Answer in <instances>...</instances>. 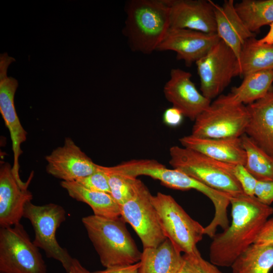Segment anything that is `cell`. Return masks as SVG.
I'll list each match as a JSON object with an SVG mask.
<instances>
[{
	"mask_svg": "<svg viewBox=\"0 0 273 273\" xmlns=\"http://www.w3.org/2000/svg\"><path fill=\"white\" fill-rule=\"evenodd\" d=\"M249 119L245 105L226 104L216 99L195 120L191 134L204 138H240L245 133Z\"/></svg>",
	"mask_w": 273,
	"mask_h": 273,
	"instance_id": "cell-8",
	"label": "cell"
},
{
	"mask_svg": "<svg viewBox=\"0 0 273 273\" xmlns=\"http://www.w3.org/2000/svg\"><path fill=\"white\" fill-rule=\"evenodd\" d=\"M213 7L217 34L239 58L242 48L249 38L255 37L246 26L235 7L233 0H226L222 6L211 1Z\"/></svg>",
	"mask_w": 273,
	"mask_h": 273,
	"instance_id": "cell-19",
	"label": "cell"
},
{
	"mask_svg": "<svg viewBox=\"0 0 273 273\" xmlns=\"http://www.w3.org/2000/svg\"><path fill=\"white\" fill-rule=\"evenodd\" d=\"M230 204L231 224L215 234L210 245V260L217 266H231L254 243L264 223L273 214V207L244 193L231 197Z\"/></svg>",
	"mask_w": 273,
	"mask_h": 273,
	"instance_id": "cell-1",
	"label": "cell"
},
{
	"mask_svg": "<svg viewBox=\"0 0 273 273\" xmlns=\"http://www.w3.org/2000/svg\"><path fill=\"white\" fill-rule=\"evenodd\" d=\"M108 167L112 171L131 177L150 176L172 189L197 190L200 186V183L196 179L177 169L167 168L155 160L133 159Z\"/></svg>",
	"mask_w": 273,
	"mask_h": 273,
	"instance_id": "cell-16",
	"label": "cell"
},
{
	"mask_svg": "<svg viewBox=\"0 0 273 273\" xmlns=\"http://www.w3.org/2000/svg\"><path fill=\"white\" fill-rule=\"evenodd\" d=\"M237 12L252 33L273 22V0H243L235 4Z\"/></svg>",
	"mask_w": 273,
	"mask_h": 273,
	"instance_id": "cell-26",
	"label": "cell"
},
{
	"mask_svg": "<svg viewBox=\"0 0 273 273\" xmlns=\"http://www.w3.org/2000/svg\"><path fill=\"white\" fill-rule=\"evenodd\" d=\"M33 176L32 172L23 181L13 172L12 166L3 162L0 167V226L5 228L20 223L26 204L31 201L32 194L28 186Z\"/></svg>",
	"mask_w": 273,
	"mask_h": 273,
	"instance_id": "cell-12",
	"label": "cell"
},
{
	"mask_svg": "<svg viewBox=\"0 0 273 273\" xmlns=\"http://www.w3.org/2000/svg\"><path fill=\"white\" fill-rule=\"evenodd\" d=\"M170 28L217 34L211 0H168Z\"/></svg>",
	"mask_w": 273,
	"mask_h": 273,
	"instance_id": "cell-17",
	"label": "cell"
},
{
	"mask_svg": "<svg viewBox=\"0 0 273 273\" xmlns=\"http://www.w3.org/2000/svg\"><path fill=\"white\" fill-rule=\"evenodd\" d=\"M184 117V115L179 109L172 106L164 112L163 121L167 126L174 127L182 123Z\"/></svg>",
	"mask_w": 273,
	"mask_h": 273,
	"instance_id": "cell-34",
	"label": "cell"
},
{
	"mask_svg": "<svg viewBox=\"0 0 273 273\" xmlns=\"http://www.w3.org/2000/svg\"><path fill=\"white\" fill-rule=\"evenodd\" d=\"M23 217L28 219L33 227L35 245L42 249L47 257L59 261L68 273L73 258L59 244L56 237L57 230L66 220L64 208L55 203L36 205L30 201L24 207Z\"/></svg>",
	"mask_w": 273,
	"mask_h": 273,
	"instance_id": "cell-7",
	"label": "cell"
},
{
	"mask_svg": "<svg viewBox=\"0 0 273 273\" xmlns=\"http://www.w3.org/2000/svg\"><path fill=\"white\" fill-rule=\"evenodd\" d=\"M238 61L239 76L273 69V45L259 44L255 37L243 44Z\"/></svg>",
	"mask_w": 273,
	"mask_h": 273,
	"instance_id": "cell-24",
	"label": "cell"
},
{
	"mask_svg": "<svg viewBox=\"0 0 273 273\" xmlns=\"http://www.w3.org/2000/svg\"><path fill=\"white\" fill-rule=\"evenodd\" d=\"M269 25V30L266 35L262 38L257 40V41L259 44L273 45V22Z\"/></svg>",
	"mask_w": 273,
	"mask_h": 273,
	"instance_id": "cell-37",
	"label": "cell"
},
{
	"mask_svg": "<svg viewBox=\"0 0 273 273\" xmlns=\"http://www.w3.org/2000/svg\"><path fill=\"white\" fill-rule=\"evenodd\" d=\"M162 231L180 252L190 253L204 235V228L191 218L170 195L158 192L151 197Z\"/></svg>",
	"mask_w": 273,
	"mask_h": 273,
	"instance_id": "cell-5",
	"label": "cell"
},
{
	"mask_svg": "<svg viewBox=\"0 0 273 273\" xmlns=\"http://www.w3.org/2000/svg\"><path fill=\"white\" fill-rule=\"evenodd\" d=\"M76 182L89 190L111 194L108 177L99 165H98L97 169L94 173L77 180Z\"/></svg>",
	"mask_w": 273,
	"mask_h": 273,
	"instance_id": "cell-30",
	"label": "cell"
},
{
	"mask_svg": "<svg viewBox=\"0 0 273 273\" xmlns=\"http://www.w3.org/2000/svg\"><path fill=\"white\" fill-rule=\"evenodd\" d=\"M246 106L249 119L245 134L273 157V88Z\"/></svg>",
	"mask_w": 273,
	"mask_h": 273,
	"instance_id": "cell-20",
	"label": "cell"
},
{
	"mask_svg": "<svg viewBox=\"0 0 273 273\" xmlns=\"http://www.w3.org/2000/svg\"><path fill=\"white\" fill-rule=\"evenodd\" d=\"M220 40L217 34L170 28L156 51H173L177 59L190 66L206 55Z\"/></svg>",
	"mask_w": 273,
	"mask_h": 273,
	"instance_id": "cell-15",
	"label": "cell"
},
{
	"mask_svg": "<svg viewBox=\"0 0 273 273\" xmlns=\"http://www.w3.org/2000/svg\"><path fill=\"white\" fill-rule=\"evenodd\" d=\"M253 244L261 246L273 244V217L265 221Z\"/></svg>",
	"mask_w": 273,
	"mask_h": 273,
	"instance_id": "cell-33",
	"label": "cell"
},
{
	"mask_svg": "<svg viewBox=\"0 0 273 273\" xmlns=\"http://www.w3.org/2000/svg\"><path fill=\"white\" fill-rule=\"evenodd\" d=\"M254 196L261 203L270 206L273 202V181L257 180Z\"/></svg>",
	"mask_w": 273,
	"mask_h": 273,
	"instance_id": "cell-32",
	"label": "cell"
},
{
	"mask_svg": "<svg viewBox=\"0 0 273 273\" xmlns=\"http://www.w3.org/2000/svg\"><path fill=\"white\" fill-rule=\"evenodd\" d=\"M246 152V169L257 180L273 181V157L260 148L250 137H241Z\"/></svg>",
	"mask_w": 273,
	"mask_h": 273,
	"instance_id": "cell-27",
	"label": "cell"
},
{
	"mask_svg": "<svg viewBox=\"0 0 273 273\" xmlns=\"http://www.w3.org/2000/svg\"><path fill=\"white\" fill-rule=\"evenodd\" d=\"M179 141L183 147L198 152L217 161L233 165H245L246 155L241 138H204L192 134Z\"/></svg>",
	"mask_w": 273,
	"mask_h": 273,
	"instance_id": "cell-18",
	"label": "cell"
},
{
	"mask_svg": "<svg viewBox=\"0 0 273 273\" xmlns=\"http://www.w3.org/2000/svg\"><path fill=\"white\" fill-rule=\"evenodd\" d=\"M140 261L134 264L114 266L92 273H139Z\"/></svg>",
	"mask_w": 273,
	"mask_h": 273,
	"instance_id": "cell-35",
	"label": "cell"
},
{
	"mask_svg": "<svg viewBox=\"0 0 273 273\" xmlns=\"http://www.w3.org/2000/svg\"><path fill=\"white\" fill-rule=\"evenodd\" d=\"M82 222L101 264L106 268L140 261L142 252L121 216L107 218L94 214L83 217Z\"/></svg>",
	"mask_w": 273,
	"mask_h": 273,
	"instance_id": "cell-3",
	"label": "cell"
},
{
	"mask_svg": "<svg viewBox=\"0 0 273 273\" xmlns=\"http://www.w3.org/2000/svg\"><path fill=\"white\" fill-rule=\"evenodd\" d=\"M182 256V263L177 273H222L216 265L204 259L197 248Z\"/></svg>",
	"mask_w": 273,
	"mask_h": 273,
	"instance_id": "cell-29",
	"label": "cell"
},
{
	"mask_svg": "<svg viewBox=\"0 0 273 273\" xmlns=\"http://www.w3.org/2000/svg\"><path fill=\"white\" fill-rule=\"evenodd\" d=\"M15 61L7 53L0 55V112L12 141L14 155L12 170L16 175L20 176L19 159L23 153L21 145L26 140L27 133L21 125L15 107L14 97L18 82L7 74L9 66Z\"/></svg>",
	"mask_w": 273,
	"mask_h": 273,
	"instance_id": "cell-11",
	"label": "cell"
},
{
	"mask_svg": "<svg viewBox=\"0 0 273 273\" xmlns=\"http://www.w3.org/2000/svg\"><path fill=\"white\" fill-rule=\"evenodd\" d=\"M234 175L240 184L244 194L254 196L257 179L242 164L235 165Z\"/></svg>",
	"mask_w": 273,
	"mask_h": 273,
	"instance_id": "cell-31",
	"label": "cell"
},
{
	"mask_svg": "<svg viewBox=\"0 0 273 273\" xmlns=\"http://www.w3.org/2000/svg\"><path fill=\"white\" fill-rule=\"evenodd\" d=\"M243 78L239 86L233 87L228 94L220 95L216 99L233 105H248L256 102L272 88L273 69L254 72Z\"/></svg>",
	"mask_w": 273,
	"mask_h": 273,
	"instance_id": "cell-21",
	"label": "cell"
},
{
	"mask_svg": "<svg viewBox=\"0 0 273 273\" xmlns=\"http://www.w3.org/2000/svg\"><path fill=\"white\" fill-rule=\"evenodd\" d=\"M191 77L189 72L172 69L170 78L164 86L163 93L173 107L179 109L184 116L195 121L211 103L198 90Z\"/></svg>",
	"mask_w": 273,
	"mask_h": 273,
	"instance_id": "cell-14",
	"label": "cell"
},
{
	"mask_svg": "<svg viewBox=\"0 0 273 273\" xmlns=\"http://www.w3.org/2000/svg\"><path fill=\"white\" fill-rule=\"evenodd\" d=\"M169 164L208 187L231 196L243 193L234 175L235 165L216 160L196 151L173 146L169 149Z\"/></svg>",
	"mask_w": 273,
	"mask_h": 273,
	"instance_id": "cell-4",
	"label": "cell"
},
{
	"mask_svg": "<svg viewBox=\"0 0 273 273\" xmlns=\"http://www.w3.org/2000/svg\"><path fill=\"white\" fill-rule=\"evenodd\" d=\"M60 184L71 198L88 205L94 215L107 218L121 216L120 206L110 194L89 190L76 181H62Z\"/></svg>",
	"mask_w": 273,
	"mask_h": 273,
	"instance_id": "cell-23",
	"label": "cell"
},
{
	"mask_svg": "<svg viewBox=\"0 0 273 273\" xmlns=\"http://www.w3.org/2000/svg\"><path fill=\"white\" fill-rule=\"evenodd\" d=\"M123 33L131 50L156 51L170 28L168 0H130L125 6Z\"/></svg>",
	"mask_w": 273,
	"mask_h": 273,
	"instance_id": "cell-2",
	"label": "cell"
},
{
	"mask_svg": "<svg viewBox=\"0 0 273 273\" xmlns=\"http://www.w3.org/2000/svg\"><path fill=\"white\" fill-rule=\"evenodd\" d=\"M68 273H92L80 263L76 258H73L72 263Z\"/></svg>",
	"mask_w": 273,
	"mask_h": 273,
	"instance_id": "cell-36",
	"label": "cell"
},
{
	"mask_svg": "<svg viewBox=\"0 0 273 273\" xmlns=\"http://www.w3.org/2000/svg\"><path fill=\"white\" fill-rule=\"evenodd\" d=\"M1 273H48L38 249L20 223L0 229Z\"/></svg>",
	"mask_w": 273,
	"mask_h": 273,
	"instance_id": "cell-6",
	"label": "cell"
},
{
	"mask_svg": "<svg viewBox=\"0 0 273 273\" xmlns=\"http://www.w3.org/2000/svg\"><path fill=\"white\" fill-rule=\"evenodd\" d=\"M101 166L106 173L111 190V195L121 206L135 195L142 181L110 170L108 167Z\"/></svg>",
	"mask_w": 273,
	"mask_h": 273,
	"instance_id": "cell-28",
	"label": "cell"
},
{
	"mask_svg": "<svg viewBox=\"0 0 273 273\" xmlns=\"http://www.w3.org/2000/svg\"><path fill=\"white\" fill-rule=\"evenodd\" d=\"M233 273H269L273 267V244H253L231 266Z\"/></svg>",
	"mask_w": 273,
	"mask_h": 273,
	"instance_id": "cell-25",
	"label": "cell"
},
{
	"mask_svg": "<svg viewBox=\"0 0 273 273\" xmlns=\"http://www.w3.org/2000/svg\"><path fill=\"white\" fill-rule=\"evenodd\" d=\"M46 170L51 175L65 181H76L96 171L95 164L70 138L62 146L46 157Z\"/></svg>",
	"mask_w": 273,
	"mask_h": 273,
	"instance_id": "cell-13",
	"label": "cell"
},
{
	"mask_svg": "<svg viewBox=\"0 0 273 273\" xmlns=\"http://www.w3.org/2000/svg\"><path fill=\"white\" fill-rule=\"evenodd\" d=\"M183 256L168 239L156 247L143 248L139 273H177Z\"/></svg>",
	"mask_w": 273,
	"mask_h": 273,
	"instance_id": "cell-22",
	"label": "cell"
},
{
	"mask_svg": "<svg viewBox=\"0 0 273 273\" xmlns=\"http://www.w3.org/2000/svg\"><path fill=\"white\" fill-rule=\"evenodd\" d=\"M152 195L143 182L132 199L120 206L121 216L141 239L143 248L156 247L166 237L151 201Z\"/></svg>",
	"mask_w": 273,
	"mask_h": 273,
	"instance_id": "cell-10",
	"label": "cell"
},
{
	"mask_svg": "<svg viewBox=\"0 0 273 273\" xmlns=\"http://www.w3.org/2000/svg\"><path fill=\"white\" fill-rule=\"evenodd\" d=\"M202 94L209 100L218 97L239 76L237 57L221 39L196 63Z\"/></svg>",
	"mask_w": 273,
	"mask_h": 273,
	"instance_id": "cell-9",
	"label": "cell"
}]
</instances>
